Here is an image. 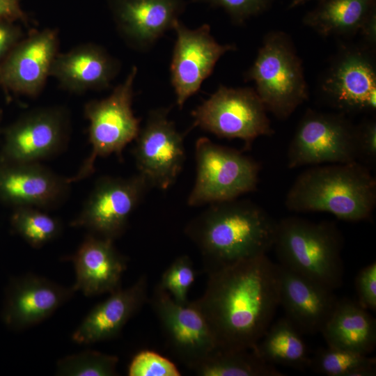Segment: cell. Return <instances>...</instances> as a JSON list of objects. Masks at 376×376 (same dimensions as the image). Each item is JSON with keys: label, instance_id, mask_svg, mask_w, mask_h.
<instances>
[{"label": "cell", "instance_id": "obj_13", "mask_svg": "<svg viewBox=\"0 0 376 376\" xmlns=\"http://www.w3.org/2000/svg\"><path fill=\"white\" fill-rule=\"evenodd\" d=\"M375 64L372 49L343 47L320 81L324 100L344 114L375 111Z\"/></svg>", "mask_w": 376, "mask_h": 376}, {"label": "cell", "instance_id": "obj_30", "mask_svg": "<svg viewBox=\"0 0 376 376\" xmlns=\"http://www.w3.org/2000/svg\"><path fill=\"white\" fill-rule=\"evenodd\" d=\"M118 362L116 356L86 350L59 360L56 373L68 376H113L117 375Z\"/></svg>", "mask_w": 376, "mask_h": 376}, {"label": "cell", "instance_id": "obj_1", "mask_svg": "<svg viewBox=\"0 0 376 376\" xmlns=\"http://www.w3.org/2000/svg\"><path fill=\"white\" fill-rule=\"evenodd\" d=\"M207 274L205 290L196 301L217 347L251 349L279 306L277 264L264 254Z\"/></svg>", "mask_w": 376, "mask_h": 376}, {"label": "cell", "instance_id": "obj_21", "mask_svg": "<svg viewBox=\"0 0 376 376\" xmlns=\"http://www.w3.org/2000/svg\"><path fill=\"white\" fill-rule=\"evenodd\" d=\"M121 64L104 47L86 43L68 52L58 53L50 70L65 90L82 93L109 88L120 70Z\"/></svg>", "mask_w": 376, "mask_h": 376}, {"label": "cell", "instance_id": "obj_38", "mask_svg": "<svg viewBox=\"0 0 376 376\" xmlns=\"http://www.w3.org/2000/svg\"><path fill=\"white\" fill-rule=\"evenodd\" d=\"M360 32L368 45L373 47L376 43V8L370 13Z\"/></svg>", "mask_w": 376, "mask_h": 376}, {"label": "cell", "instance_id": "obj_7", "mask_svg": "<svg viewBox=\"0 0 376 376\" xmlns=\"http://www.w3.org/2000/svg\"><path fill=\"white\" fill-rule=\"evenodd\" d=\"M195 159L196 175L187 198L189 206L233 200L256 189L260 165L237 150L201 137L195 144Z\"/></svg>", "mask_w": 376, "mask_h": 376}, {"label": "cell", "instance_id": "obj_31", "mask_svg": "<svg viewBox=\"0 0 376 376\" xmlns=\"http://www.w3.org/2000/svg\"><path fill=\"white\" fill-rule=\"evenodd\" d=\"M196 272L193 263L187 256L175 258L162 275L158 284L166 290L178 304L185 305L188 292L194 283Z\"/></svg>", "mask_w": 376, "mask_h": 376}, {"label": "cell", "instance_id": "obj_26", "mask_svg": "<svg viewBox=\"0 0 376 376\" xmlns=\"http://www.w3.org/2000/svg\"><path fill=\"white\" fill-rule=\"evenodd\" d=\"M301 333L285 317L270 324L251 349L268 363L304 370L310 367L311 357Z\"/></svg>", "mask_w": 376, "mask_h": 376}, {"label": "cell", "instance_id": "obj_4", "mask_svg": "<svg viewBox=\"0 0 376 376\" xmlns=\"http://www.w3.org/2000/svg\"><path fill=\"white\" fill-rule=\"evenodd\" d=\"M279 264L334 290L343 283V237L329 221L297 217L278 221L274 245Z\"/></svg>", "mask_w": 376, "mask_h": 376}, {"label": "cell", "instance_id": "obj_20", "mask_svg": "<svg viewBox=\"0 0 376 376\" xmlns=\"http://www.w3.org/2000/svg\"><path fill=\"white\" fill-rule=\"evenodd\" d=\"M279 306L301 333L320 332L337 298L333 290L277 264Z\"/></svg>", "mask_w": 376, "mask_h": 376}, {"label": "cell", "instance_id": "obj_24", "mask_svg": "<svg viewBox=\"0 0 376 376\" xmlns=\"http://www.w3.org/2000/svg\"><path fill=\"white\" fill-rule=\"evenodd\" d=\"M329 347L368 354L376 345V322L357 302L338 300L322 329Z\"/></svg>", "mask_w": 376, "mask_h": 376}, {"label": "cell", "instance_id": "obj_27", "mask_svg": "<svg viewBox=\"0 0 376 376\" xmlns=\"http://www.w3.org/2000/svg\"><path fill=\"white\" fill-rule=\"evenodd\" d=\"M201 376H282L274 365L261 359L252 349L217 347L191 367Z\"/></svg>", "mask_w": 376, "mask_h": 376}, {"label": "cell", "instance_id": "obj_39", "mask_svg": "<svg viewBox=\"0 0 376 376\" xmlns=\"http://www.w3.org/2000/svg\"><path fill=\"white\" fill-rule=\"evenodd\" d=\"M311 0H292L290 2V4L289 6L290 8H292L297 6H299L300 5H302Z\"/></svg>", "mask_w": 376, "mask_h": 376}, {"label": "cell", "instance_id": "obj_8", "mask_svg": "<svg viewBox=\"0 0 376 376\" xmlns=\"http://www.w3.org/2000/svg\"><path fill=\"white\" fill-rule=\"evenodd\" d=\"M267 110L254 88L221 85L191 112V127L219 138L239 139L249 148L256 139L274 133Z\"/></svg>", "mask_w": 376, "mask_h": 376}, {"label": "cell", "instance_id": "obj_33", "mask_svg": "<svg viewBox=\"0 0 376 376\" xmlns=\"http://www.w3.org/2000/svg\"><path fill=\"white\" fill-rule=\"evenodd\" d=\"M272 0H193L212 7L223 8L233 23L243 24L246 19L265 11Z\"/></svg>", "mask_w": 376, "mask_h": 376}, {"label": "cell", "instance_id": "obj_28", "mask_svg": "<svg viewBox=\"0 0 376 376\" xmlns=\"http://www.w3.org/2000/svg\"><path fill=\"white\" fill-rule=\"evenodd\" d=\"M310 367L327 376H373L376 360L368 354L328 346L311 358Z\"/></svg>", "mask_w": 376, "mask_h": 376}, {"label": "cell", "instance_id": "obj_35", "mask_svg": "<svg viewBox=\"0 0 376 376\" xmlns=\"http://www.w3.org/2000/svg\"><path fill=\"white\" fill-rule=\"evenodd\" d=\"M357 303L366 310L376 309V263L363 267L356 278Z\"/></svg>", "mask_w": 376, "mask_h": 376}, {"label": "cell", "instance_id": "obj_18", "mask_svg": "<svg viewBox=\"0 0 376 376\" xmlns=\"http://www.w3.org/2000/svg\"><path fill=\"white\" fill-rule=\"evenodd\" d=\"M75 292L34 274L15 277L6 290L2 320L12 330L25 329L49 318Z\"/></svg>", "mask_w": 376, "mask_h": 376}, {"label": "cell", "instance_id": "obj_36", "mask_svg": "<svg viewBox=\"0 0 376 376\" xmlns=\"http://www.w3.org/2000/svg\"><path fill=\"white\" fill-rule=\"evenodd\" d=\"M22 39L20 28L8 20H0V63Z\"/></svg>", "mask_w": 376, "mask_h": 376}, {"label": "cell", "instance_id": "obj_17", "mask_svg": "<svg viewBox=\"0 0 376 376\" xmlns=\"http://www.w3.org/2000/svg\"><path fill=\"white\" fill-rule=\"evenodd\" d=\"M70 184L38 162H0V201L13 208H54L68 196Z\"/></svg>", "mask_w": 376, "mask_h": 376}, {"label": "cell", "instance_id": "obj_32", "mask_svg": "<svg viewBox=\"0 0 376 376\" xmlns=\"http://www.w3.org/2000/svg\"><path fill=\"white\" fill-rule=\"evenodd\" d=\"M180 372L173 363L150 350H142L137 353L128 368L130 376H180Z\"/></svg>", "mask_w": 376, "mask_h": 376}, {"label": "cell", "instance_id": "obj_14", "mask_svg": "<svg viewBox=\"0 0 376 376\" xmlns=\"http://www.w3.org/2000/svg\"><path fill=\"white\" fill-rule=\"evenodd\" d=\"M173 29L176 40L170 64L171 82L176 104L181 109L212 75L220 58L228 52L235 51L236 46L219 44L211 34L207 24L191 29L178 20Z\"/></svg>", "mask_w": 376, "mask_h": 376}, {"label": "cell", "instance_id": "obj_9", "mask_svg": "<svg viewBox=\"0 0 376 376\" xmlns=\"http://www.w3.org/2000/svg\"><path fill=\"white\" fill-rule=\"evenodd\" d=\"M357 160L355 125L343 113L308 109L299 121L288 150L290 169Z\"/></svg>", "mask_w": 376, "mask_h": 376}, {"label": "cell", "instance_id": "obj_3", "mask_svg": "<svg viewBox=\"0 0 376 376\" xmlns=\"http://www.w3.org/2000/svg\"><path fill=\"white\" fill-rule=\"evenodd\" d=\"M286 207L295 212H327L346 221L368 219L376 205V180L357 162L314 166L289 189Z\"/></svg>", "mask_w": 376, "mask_h": 376}, {"label": "cell", "instance_id": "obj_15", "mask_svg": "<svg viewBox=\"0 0 376 376\" xmlns=\"http://www.w3.org/2000/svg\"><path fill=\"white\" fill-rule=\"evenodd\" d=\"M150 304L170 350L189 368L217 347L214 336L196 300L185 305L179 304L157 285Z\"/></svg>", "mask_w": 376, "mask_h": 376}, {"label": "cell", "instance_id": "obj_12", "mask_svg": "<svg viewBox=\"0 0 376 376\" xmlns=\"http://www.w3.org/2000/svg\"><path fill=\"white\" fill-rule=\"evenodd\" d=\"M170 110L160 107L149 112L133 148L138 173L150 188L162 190L175 183L185 161V134L169 119Z\"/></svg>", "mask_w": 376, "mask_h": 376}, {"label": "cell", "instance_id": "obj_23", "mask_svg": "<svg viewBox=\"0 0 376 376\" xmlns=\"http://www.w3.org/2000/svg\"><path fill=\"white\" fill-rule=\"evenodd\" d=\"M148 281L143 275L131 286L121 287L87 314L72 335L77 343L91 344L110 340L119 335L123 327L147 300Z\"/></svg>", "mask_w": 376, "mask_h": 376}, {"label": "cell", "instance_id": "obj_16", "mask_svg": "<svg viewBox=\"0 0 376 376\" xmlns=\"http://www.w3.org/2000/svg\"><path fill=\"white\" fill-rule=\"evenodd\" d=\"M58 45V31L53 29L22 38L0 63V86L17 94L38 95L50 77Z\"/></svg>", "mask_w": 376, "mask_h": 376}, {"label": "cell", "instance_id": "obj_10", "mask_svg": "<svg viewBox=\"0 0 376 376\" xmlns=\"http://www.w3.org/2000/svg\"><path fill=\"white\" fill-rule=\"evenodd\" d=\"M68 111L52 106L32 109L4 131L0 162L40 163L61 152L70 132Z\"/></svg>", "mask_w": 376, "mask_h": 376}, {"label": "cell", "instance_id": "obj_34", "mask_svg": "<svg viewBox=\"0 0 376 376\" xmlns=\"http://www.w3.org/2000/svg\"><path fill=\"white\" fill-rule=\"evenodd\" d=\"M355 148L357 162L362 161L367 165L373 164L375 162L376 122L375 120H365L355 125Z\"/></svg>", "mask_w": 376, "mask_h": 376}, {"label": "cell", "instance_id": "obj_5", "mask_svg": "<svg viewBox=\"0 0 376 376\" xmlns=\"http://www.w3.org/2000/svg\"><path fill=\"white\" fill-rule=\"evenodd\" d=\"M267 111L288 118L308 97L304 69L290 38L271 31L264 38L256 58L245 73Z\"/></svg>", "mask_w": 376, "mask_h": 376}, {"label": "cell", "instance_id": "obj_22", "mask_svg": "<svg viewBox=\"0 0 376 376\" xmlns=\"http://www.w3.org/2000/svg\"><path fill=\"white\" fill-rule=\"evenodd\" d=\"M70 259L75 269V291L92 297L120 288L127 261L113 240L89 233Z\"/></svg>", "mask_w": 376, "mask_h": 376}, {"label": "cell", "instance_id": "obj_29", "mask_svg": "<svg viewBox=\"0 0 376 376\" xmlns=\"http://www.w3.org/2000/svg\"><path fill=\"white\" fill-rule=\"evenodd\" d=\"M10 224L13 230L34 248L41 247L56 238L61 230L57 219L31 207L14 208Z\"/></svg>", "mask_w": 376, "mask_h": 376}, {"label": "cell", "instance_id": "obj_6", "mask_svg": "<svg viewBox=\"0 0 376 376\" xmlns=\"http://www.w3.org/2000/svg\"><path fill=\"white\" fill-rule=\"evenodd\" d=\"M137 71V68L133 66L124 81L109 96L85 104L84 115L89 122L91 152L78 172L68 178L71 183L93 173L98 157L114 154L121 159L125 148L136 137L141 128L140 119L133 112L132 103Z\"/></svg>", "mask_w": 376, "mask_h": 376}, {"label": "cell", "instance_id": "obj_11", "mask_svg": "<svg viewBox=\"0 0 376 376\" xmlns=\"http://www.w3.org/2000/svg\"><path fill=\"white\" fill-rule=\"evenodd\" d=\"M150 188L139 173L129 178L103 176L71 224L114 241L125 232L131 214Z\"/></svg>", "mask_w": 376, "mask_h": 376}, {"label": "cell", "instance_id": "obj_25", "mask_svg": "<svg viewBox=\"0 0 376 376\" xmlns=\"http://www.w3.org/2000/svg\"><path fill=\"white\" fill-rule=\"evenodd\" d=\"M304 17L306 26L324 36L351 35L361 31L375 0H321Z\"/></svg>", "mask_w": 376, "mask_h": 376}, {"label": "cell", "instance_id": "obj_2", "mask_svg": "<svg viewBox=\"0 0 376 376\" xmlns=\"http://www.w3.org/2000/svg\"><path fill=\"white\" fill-rule=\"evenodd\" d=\"M276 224L260 206L235 198L210 204L185 232L198 247L209 274L267 254L274 245Z\"/></svg>", "mask_w": 376, "mask_h": 376}, {"label": "cell", "instance_id": "obj_19", "mask_svg": "<svg viewBox=\"0 0 376 376\" xmlns=\"http://www.w3.org/2000/svg\"><path fill=\"white\" fill-rule=\"evenodd\" d=\"M184 0H113L117 31L132 49L145 52L173 29L185 8Z\"/></svg>", "mask_w": 376, "mask_h": 376}, {"label": "cell", "instance_id": "obj_37", "mask_svg": "<svg viewBox=\"0 0 376 376\" xmlns=\"http://www.w3.org/2000/svg\"><path fill=\"white\" fill-rule=\"evenodd\" d=\"M0 20L26 21L20 0H0Z\"/></svg>", "mask_w": 376, "mask_h": 376}]
</instances>
